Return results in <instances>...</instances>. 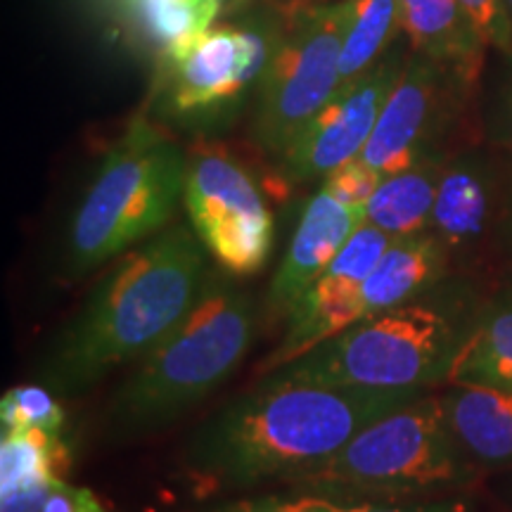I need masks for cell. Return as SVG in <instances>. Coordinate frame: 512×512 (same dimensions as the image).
Here are the masks:
<instances>
[{
  "label": "cell",
  "mask_w": 512,
  "mask_h": 512,
  "mask_svg": "<svg viewBox=\"0 0 512 512\" xmlns=\"http://www.w3.org/2000/svg\"><path fill=\"white\" fill-rule=\"evenodd\" d=\"M475 19L489 48H496L505 57H512V22L503 0H458Z\"/></svg>",
  "instance_id": "4316f807"
},
{
  "label": "cell",
  "mask_w": 512,
  "mask_h": 512,
  "mask_svg": "<svg viewBox=\"0 0 512 512\" xmlns=\"http://www.w3.org/2000/svg\"><path fill=\"white\" fill-rule=\"evenodd\" d=\"M256 306L230 278L211 273L190 316L159 342L107 401L105 434L128 444L166 430L219 389L256 339Z\"/></svg>",
  "instance_id": "277c9868"
},
{
  "label": "cell",
  "mask_w": 512,
  "mask_h": 512,
  "mask_svg": "<svg viewBox=\"0 0 512 512\" xmlns=\"http://www.w3.org/2000/svg\"><path fill=\"white\" fill-rule=\"evenodd\" d=\"M451 275V259L432 230L392 238L361 287L363 318L413 302Z\"/></svg>",
  "instance_id": "2e32d148"
},
{
  "label": "cell",
  "mask_w": 512,
  "mask_h": 512,
  "mask_svg": "<svg viewBox=\"0 0 512 512\" xmlns=\"http://www.w3.org/2000/svg\"><path fill=\"white\" fill-rule=\"evenodd\" d=\"M188 162L157 124L133 119L69 219L62 247L67 278L79 280L162 233L183 200Z\"/></svg>",
  "instance_id": "5b68a950"
},
{
  "label": "cell",
  "mask_w": 512,
  "mask_h": 512,
  "mask_svg": "<svg viewBox=\"0 0 512 512\" xmlns=\"http://www.w3.org/2000/svg\"><path fill=\"white\" fill-rule=\"evenodd\" d=\"M484 297L453 273L413 302L356 320L264 377L370 389H427L451 380Z\"/></svg>",
  "instance_id": "3957f363"
},
{
  "label": "cell",
  "mask_w": 512,
  "mask_h": 512,
  "mask_svg": "<svg viewBox=\"0 0 512 512\" xmlns=\"http://www.w3.org/2000/svg\"><path fill=\"white\" fill-rule=\"evenodd\" d=\"M325 512H477L463 496L401 498V501H373V498H325L318 496Z\"/></svg>",
  "instance_id": "d4e9b609"
},
{
  "label": "cell",
  "mask_w": 512,
  "mask_h": 512,
  "mask_svg": "<svg viewBox=\"0 0 512 512\" xmlns=\"http://www.w3.org/2000/svg\"><path fill=\"white\" fill-rule=\"evenodd\" d=\"M503 5H505V10H508V17L512 22V0H503Z\"/></svg>",
  "instance_id": "f546056e"
},
{
  "label": "cell",
  "mask_w": 512,
  "mask_h": 512,
  "mask_svg": "<svg viewBox=\"0 0 512 512\" xmlns=\"http://www.w3.org/2000/svg\"><path fill=\"white\" fill-rule=\"evenodd\" d=\"M0 422L3 430H43L60 434L67 413L60 396L50 392L43 384H19L0 399Z\"/></svg>",
  "instance_id": "603a6c76"
},
{
  "label": "cell",
  "mask_w": 512,
  "mask_h": 512,
  "mask_svg": "<svg viewBox=\"0 0 512 512\" xmlns=\"http://www.w3.org/2000/svg\"><path fill=\"white\" fill-rule=\"evenodd\" d=\"M479 477L441 399H418L363 427L316 470L290 482L309 496L401 501L458 494Z\"/></svg>",
  "instance_id": "8992f818"
},
{
  "label": "cell",
  "mask_w": 512,
  "mask_h": 512,
  "mask_svg": "<svg viewBox=\"0 0 512 512\" xmlns=\"http://www.w3.org/2000/svg\"><path fill=\"white\" fill-rule=\"evenodd\" d=\"M446 162L448 157H427L408 169L382 176L366 204V221L384 230L389 238L430 230Z\"/></svg>",
  "instance_id": "ac0fdd59"
},
{
  "label": "cell",
  "mask_w": 512,
  "mask_h": 512,
  "mask_svg": "<svg viewBox=\"0 0 512 512\" xmlns=\"http://www.w3.org/2000/svg\"><path fill=\"white\" fill-rule=\"evenodd\" d=\"M209 252L171 226L119 256L38 356L34 377L60 399L91 392L174 332L207 292Z\"/></svg>",
  "instance_id": "6da1fadb"
},
{
  "label": "cell",
  "mask_w": 512,
  "mask_h": 512,
  "mask_svg": "<svg viewBox=\"0 0 512 512\" xmlns=\"http://www.w3.org/2000/svg\"><path fill=\"white\" fill-rule=\"evenodd\" d=\"M399 12L415 53L475 86L489 43L458 0H399Z\"/></svg>",
  "instance_id": "9a60e30c"
},
{
  "label": "cell",
  "mask_w": 512,
  "mask_h": 512,
  "mask_svg": "<svg viewBox=\"0 0 512 512\" xmlns=\"http://www.w3.org/2000/svg\"><path fill=\"white\" fill-rule=\"evenodd\" d=\"M422 394L427 392L264 377L190 434L183 460L197 475L233 489L294 482L370 422Z\"/></svg>",
  "instance_id": "7a4b0ae2"
},
{
  "label": "cell",
  "mask_w": 512,
  "mask_h": 512,
  "mask_svg": "<svg viewBox=\"0 0 512 512\" xmlns=\"http://www.w3.org/2000/svg\"><path fill=\"white\" fill-rule=\"evenodd\" d=\"M143 34L159 48V57L174 55L207 34L219 17L223 0H128Z\"/></svg>",
  "instance_id": "7402d4cb"
},
{
  "label": "cell",
  "mask_w": 512,
  "mask_h": 512,
  "mask_svg": "<svg viewBox=\"0 0 512 512\" xmlns=\"http://www.w3.org/2000/svg\"><path fill=\"white\" fill-rule=\"evenodd\" d=\"M389 242L392 238L368 221L351 235L311 290L287 313L285 337L261 361L259 375L285 366L363 318L361 287Z\"/></svg>",
  "instance_id": "4fadbf2b"
},
{
  "label": "cell",
  "mask_w": 512,
  "mask_h": 512,
  "mask_svg": "<svg viewBox=\"0 0 512 512\" xmlns=\"http://www.w3.org/2000/svg\"><path fill=\"white\" fill-rule=\"evenodd\" d=\"M285 27L287 17H252L209 29L188 48L162 57L159 119L200 136L228 128L256 95Z\"/></svg>",
  "instance_id": "52a82bcc"
},
{
  "label": "cell",
  "mask_w": 512,
  "mask_h": 512,
  "mask_svg": "<svg viewBox=\"0 0 512 512\" xmlns=\"http://www.w3.org/2000/svg\"><path fill=\"white\" fill-rule=\"evenodd\" d=\"M69 451L60 434L3 430L0 441V496L50 486L62 479Z\"/></svg>",
  "instance_id": "44dd1931"
},
{
  "label": "cell",
  "mask_w": 512,
  "mask_h": 512,
  "mask_svg": "<svg viewBox=\"0 0 512 512\" xmlns=\"http://www.w3.org/2000/svg\"><path fill=\"white\" fill-rule=\"evenodd\" d=\"M366 223V209L351 207L337 200L320 185L316 195L306 202L302 219L294 230L290 247L280 261L278 273L268 287L266 309L273 316H285L294 304L311 290L325 268L347 245V240Z\"/></svg>",
  "instance_id": "5bb4252c"
},
{
  "label": "cell",
  "mask_w": 512,
  "mask_h": 512,
  "mask_svg": "<svg viewBox=\"0 0 512 512\" xmlns=\"http://www.w3.org/2000/svg\"><path fill=\"white\" fill-rule=\"evenodd\" d=\"M380 181L382 176L377 174L373 166H368L361 157H356L332 171L330 176H325L323 188L330 190L337 200L351 204V207L366 209V204L373 197Z\"/></svg>",
  "instance_id": "484cf974"
},
{
  "label": "cell",
  "mask_w": 512,
  "mask_h": 512,
  "mask_svg": "<svg viewBox=\"0 0 512 512\" xmlns=\"http://www.w3.org/2000/svg\"><path fill=\"white\" fill-rule=\"evenodd\" d=\"M349 0L318 3L287 17L285 34L256 88L254 140L280 159L339 86Z\"/></svg>",
  "instance_id": "ba28073f"
},
{
  "label": "cell",
  "mask_w": 512,
  "mask_h": 512,
  "mask_svg": "<svg viewBox=\"0 0 512 512\" xmlns=\"http://www.w3.org/2000/svg\"><path fill=\"white\" fill-rule=\"evenodd\" d=\"M401 31L399 0H349V19L339 53V86H354L382 62L384 50Z\"/></svg>",
  "instance_id": "ffe728a7"
},
{
  "label": "cell",
  "mask_w": 512,
  "mask_h": 512,
  "mask_svg": "<svg viewBox=\"0 0 512 512\" xmlns=\"http://www.w3.org/2000/svg\"><path fill=\"white\" fill-rule=\"evenodd\" d=\"M271 512H325V508H323V503H320L318 496L306 494L304 498H299V501L278 505V508H273Z\"/></svg>",
  "instance_id": "f1b7e54d"
},
{
  "label": "cell",
  "mask_w": 512,
  "mask_h": 512,
  "mask_svg": "<svg viewBox=\"0 0 512 512\" xmlns=\"http://www.w3.org/2000/svg\"><path fill=\"white\" fill-rule=\"evenodd\" d=\"M406 60L399 55L382 57L361 81L332 95L278 159L285 176L294 183L323 181L339 166L361 157Z\"/></svg>",
  "instance_id": "7c38bea8"
},
{
  "label": "cell",
  "mask_w": 512,
  "mask_h": 512,
  "mask_svg": "<svg viewBox=\"0 0 512 512\" xmlns=\"http://www.w3.org/2000/svg\"><path fill=\"white\" fill-rule=\"evenodd\" d=\"M472 88L427 55L408 57L361 159L389 176L427 157H451L441 143Z\"/></svg>",
  "instance_id": "8fae6325"
},
{
  "label": "cell",
  "mask_w": 512,
  "mask_h": 512,
  "mask_svg": "<svg viewBox=\"0 0 512 512\" xmlns=\"http://www.w3.org/2000/svg\"><path fill=\"white\" fill-rule=\"evenodd\" d=\"M430 230L451 259L453 273L472 283L512 271V152L491 145L448 157Z\"/></svg>",
  "instance_id": "9c48e42d"
},
{
  "label": "cell",
  "mask_w": 512,
  "mask_h": 512,
  "mask_svg": "<svg viewBox=\"0 0 512 512\" xmlns=\"http://www.w3.org/2000/svg\"><path fill=\"white\" fill-rule=\"evenodd\" d=\"M451 382L512 392V285L484 299L448 384Z\"/></svg>",
  "instance_id": "d6986e66"
},
{
  "label": "cell",
  "mask_w": 512,
  "mask_h": 512,
  "mask_svg": "<svg viewBox=\"0 0 512 512\" xmlns=\"http://www.w3.org/2000/svg\"><path fill=\"white\" fill-rule=\"evenodd\" d=\"M439 399L458 444L479 470L512 467V392L451 382Z\"/></svg>",
  "instance_id": "e0dca14e"
},
{
  "label": "cell",
  "mask_w": 512,
  "mask_h": 512,
  "mask_svg": "<svg viewBox=\"0 0 512 512\" xmlns=\"http://www.w3.org/2000/svg\"><path fill=\"white\" fill-rule=\"evenodd\" d=\"M482 133L489 145L512 152V57L484 91Z\"/></svg>",
  "instance_id": "cb8c5ba5"
},
{
  "label": "cell",
  "mask_w": 512,
  "mask_h": 512,
  "mask_svg": "<svg viewBox=\"0 0 512 512\" xmlns=\"http://www.w3.org/2000/svg\"><path fill=\"white\" fill-rule=\"evenodd\" d=\"M183 204L211 259L233 278L259 273L273 249V214L247 166L221 147L192 152Z\"/></svg>",
  "instance_id": "30bf717a"
},
{
  "label": "cell",
  "mask_w": 512,
  "mask_h": 512,
  "mask_svg": "<svg viewBox=\"0 0 512 512\" xmlns=\"http://www.w3.org/2000/svg\"><path fill=\"white\" fill-rule=\"evenodd\" d=\"M41 512H107L91 489L57 479Z\"/></svg>",
  "instance_id": "83f0119b"
}]
</instances>
